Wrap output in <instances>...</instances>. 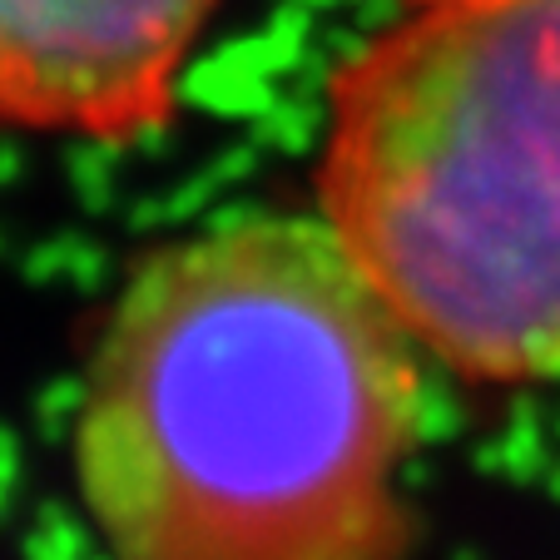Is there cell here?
Returning a JSON list of instances; mask_svg holds the SVG:
<instances>
[{
	"instance_id": "6da1fadb",
	"label": "cell",
	"mask_w": 560,
	"mask_h": 560,
	"mask_svg": "<svg viewBox=\"0 0 560 560\" xmlns=\"http://www.w3.org/2000/svg\"><path fill=\"white\" fill-rule=\"evenodd\" d=\"M417 342L323 219L154 248L95 338L74 487L109 560H402Z\"/></svg>"
},
{
	"instance_id": "7a4b0ae2",
	"label": "cell",
	"mask_w": 560,
	"mask_h": 560,
	"mask_svg": "<svg viewBox=\"0 0 560 560\" xmlns=\"http://www.w3.org/2000/svg\"><path fill=\"white\" fill-rule=\"evenodd\" d=\"M317 209L407 338L560 377V0H436L342 55Z\"/></svg>"
},
{
	"instance_id": "3957f363",
	"label": "cell",
	"mask_w": 560,
	"mask_h": 560,
	"mask_svg": "<svg viewBox=\"0 0 560 560\" xmlns=\"http://www.w3.org/2000/svg\"><path fill=\"white\" fill-rule=\"evenodd\" d=\"M219 0H0V129L135 144L174 119Z\"/></svg>"
},
{
	"instance_id": "277c9868",
	"label": "cell",
	"mask_w": 560,
	"mask_h": 560,
	"mask_svg": "<svg viewBox=\"0 0 560 560\" xmlns=\"http://www.w3.org/2000/svg\"><path fill=\"white\" fill-rule=\"evenodd\" d=\"M407 5H436V0H407Z\"/></svg>"
}]
</instances>
